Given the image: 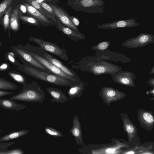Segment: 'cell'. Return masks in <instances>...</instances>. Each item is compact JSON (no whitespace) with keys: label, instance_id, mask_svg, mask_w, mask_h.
<instances>
[{"label":"cell","instance_id":"obj_9","mask_svg":"<svg viewBox=\"0 0 154 154\" xmlns=\"http://www.w3.org/2000/svg\"><path fill=\"white\" fill-rule=\"evenodd\" d=\"M110 74L113 80L117 83L126 86L135 87L134 80L136 79V75L133 72L121 69Z\"/></svg>","mask_w":154,"mask_h":154},{"label":"cell","instance_id":"obj_28","mask_svg":"<svg viewBox=\"0 0 154 154\" xmlns=\"http://www.w3.org/2000/svg\"><path fill=\"white\" fill-rule=\"evenodd\" d=\"M13 0H4L0 4V19L11 4Z\"/></svg>","mask_w":154,"mask_h":154},{"label":"cell","instance_id":"obj_44","mask_svg":"<svg viewBox=\"0 0 154 154\" xmlns=\"http://www.w3.org/2000/svg\"><path fill=\"white\" fill-rule=\"evenodd\" d=\"M4 131V130H0V132H3Z\"/></svg>","mask_w":154,"mask_h":154},{"label":"cell","instance_id":"obj_4","mask_svg":"<svg viewBox=\"0 0 154 154\" xmlns=\"http://www.w3.org/2000/svg\"><path fill=\"white\" fill-rule=\"evenodd\" d=\"M29 51L42 56L48 60L63 72L73 77L76 80L81 81L80 77L73 70L65 65L60 61L49 54L47 51L41 47H33V51Z\"/></svg>","mask_w":154,"mask_h":154},{"label":"cell","instance_id":"obj_14","mask_svg":"<svg viewBox=\"0 0 154 154\" xmlns=\"http://www.w3.org/2000/svg\"><path fill=\"white\" fill-rule=\"evenodd\" d=\"M15 50L25 60L33 66L42 71L51 73L47 68L33 58L26 51L17 48L15 49Z\"/></svg>","mask_w":154,"mask_h":154},{"label":"cell","instance_id":"obj_29","mask_svg":"<svg viewBox=\"0 0 154 154\" xmlns=\"http://www.w3.org/2000/svg\"><path fill=\"white\" fill-rule=\"evenodd\" d=\"M19 18L21 20L26 22L38 26H39V23L37 20L33 17L20 15Z\"/></svg>","mask_w":154,"mask_h":154},{"label":"cell","instance_id":"obj_12","mask_svg":"<svg viewBox=\"0 0 154 154\" xmlns=\"http://www.w3.org/2000/svg\"><path fill=\"white\" fill-rule=\"evenodd\" d=\"M52 8L54 15L60 20L61 22L67 27L74 30L79 32L77 27L72 21L71 17L68 15L61 8H58L55 5L49 4Z\"/></svg>","mask_w":154,"mask_h":154},{"label":"cell","instance_id":"obj_27","mask_svg":"<svg viewBox=\"0 0 154 154\" xmlns=\"http://www.w3.org/2000/svg\"><path fill=\"white\" fill-rule=\"evenodd\" d=\"M12 8V7H11L6 10L2 21V24L5 31L9 26L11 12Z\"/></svg>","mask_w":154,"mask_h":154},{"label":"cell","instance_id":"obj_13","mask_svg":"<svg viewBox=\"0 0 154 154\" xmlns=\"http://www.w3.org/2000/svg\"><path fill=\"white\" fill-rule=\"evenodd\" d=\"M69 131L74 137L75 143L79 145H82L83 139L81 124L79 117L76 115H75L73 118V125Z\"/></svg>","mask_w":154,"mask_h":154},{"label":"cell","instance_id":"obj_30","mask_svg":"<svg viewBox=\"0 0 154 154\" xmlns=\"http://www.w3.org/2000/svg\"><path fill=\"white\" fill-rule=\"evenodd\" d=\"M27 1L32 6L38 10L46 17H49L48 16L45 12L40 6V4L37 2L36 0H27Z\"/></svg>","mask_w":154,"mask_h":154},{"label":"cell","instance_id":"obj_42","mask_svg":"<svg viewBox=\"0 0 154 154\" xmlns=\"http://www.w3.org/2000/svg\"><path fill=\"white\" fill-rule=\"evenodd\" d=\"M36 1L38 3H40L42 2H43L44 1V0H36Z\"/></svg>","mask_w":154,"mask_h":154},{"label":"cell","instance_id":"obj_8","mask_svg":"<svg viewBox=\"0 0 154 154\" xmlns=\"http://www.w3.org/2000/svg\"><path fill=\"white\" fill-rule=\"evenodd\" d=\"M104 102L110 105L111 102L116 101L125 97V93L109 87H102L99 94Z\"/></svg>","mask_w":154,"mask_h":154},{"label":"cell","instance_id":"obj_41","mask_svg":"<svg viewBox=\"0 0 154 154\" xmlns=\"http://www.w3.org/2000/svg\"><path fill=\"white\" fill-rule=\"evenodd\" d=\"M154 73V66H153L152 68V69L150 71V74H152Z\"/></svg>","mask_w":154,"mask_h":154},{"label":"cell","instance_id":"obj_16","mask_svg":"<svg viewBox=\"0 0 154 154\" xmlns=\"http://www.w3.org/2000/svg\"><path fill=\"white\" fill-rule=\"evenodd\" d=\"M46 90L52 97V102L63 103L69 100L66 95L59 89L49 87L47 88Z\"/></svg>","mask_w":154,"mask_h":154},{"label":"cell","instance_id":"obj_39","mask_svg":"<svg viewBox=\"0 0 154 154\" xmlns=\"http://www.w3.org/2000/svg\"><path fill=\"white\" fill-rule=\"evenodd\" d=\"M8 57L9 60L12 62L14 63L15 60L14 57L11 55L9 54H8Z\"/></svg>","mask_w":154,"mask_h":154},{"label":"cell","instance_id":"obj_35","mask_svg":"<svg viewBox=\"0 0 154 154\" xmlns=\"http://www.w3.org/2000/svg\"><path fill=\"white\" fill-rule=\"evenodd\" d=\"M72 22L73 24L77 27L79 23V20L76 18L74 17H71Z\"/></svg>","mask_w":154,"mask_h":154},{"label":"cell","instance_id":"obj_11","mask_svg":"<svg viewBox=\"0 0 154 154\" xmlns=\"http://www.w3.org/2000/svg\"><path fill=\"white\" fill-rule=\"evenodd\" d=\"M138 118L141 127L147 130H151L154 127V117L152 112L139 109Z\"/></svg>","mask_w":154,"mask_h":154},{"label":"cell","instance_id":"obj_5","mask_svg":"<svg viewBox=\"0 0 154 154\" xmlns=\"http://www.w3.org/2000/svg\"><path fill=\"white\" fill-rule=\"evenodd\" d=\"M29 40L37 44L47 51L60 57L66 61H68L69 57L67 51L65 49L60 47L55 43L32 37H30Z\"/></svg>","mask_w":154,"mask_h":154},{"label":"cell","instance_id":"obj_3","mask_svg":"<svg viewBox=\"0 0 154 154\" xmlns=\"http://www.w3.org/2000/svg\"><path fill=\"white\" fill-rule=\"evenodd\" d=\"M85 68L81 70L86 71L92 73L94 75H98L103 74H110L121 70L119 66L106 62H90L86 65Z\"/></svg>","mask_w":154,"mask_h":154},{"label":"cell","instance_id":"obj_26","mask_svg":"<svg viewBox=\"0 0 154 154\" xmlns=\"http://www.w3.org/2000/svg\"><path fill=\"white\" fill-rule=\"evenodd\" d=\"M44 131L46 133L51 136L58 137H63L62 133L60 131L56 130L52 127H46L45 128Z\"/></svg>","mask_w":154,"mask_h":154},{"label":"cell","instance_id":"obj_15","mask_svg":"<svg viewBox=\"0 0 154 154\" xmlns=\"http://www.w3.org/2000/svg\"><path fill=\"white\" fill-rule=\"evenodd\" d=\"M55 27L73 41L78 42L80 40L85 39L86 38L85 36L79 32L75 31L65 26L60 23H58Z\"/></svg>","mask_w":154,"mask_h":154},{"label":"cell","instance_id":"obj_19","mask_svg":"<svg viewBox=\"0 0 154 154\" xmlns=\"http://www.w3.org/2000/svg\"><path fill=\"white\" fill-rule=\"evenodd\" d=\"M29 131L28 130H23L11 132L0 137V142H5L21 137L27 134Z\"/></svg>","mask_w":154,"mask_h":154},{"label":"cell","instance_id":"obj_24","mask_svg":"<svg viewBox=\"0 0 154 154\" xmlns=\"http://www.w3.org/2000/svg\"><path fill=\"white\" fill-rule=\"evenodd\" d=\"M18 88V87L13 83L0 78V90H13Z\"/></svg>","mask_w":154,"mask_h":154},{"label":"cell","instance_id":"obj_45","mask_svg":"<svg viewBox=\"0 0 154 154\" xmlns=\"http://www.w3.org/2000/svg\"><path fill=\"white\" fill-rule=\"evenodd\" d=\"M1 42L0 41V45H1Z\"/></svg>","mask_w":154,"mask_h":154},{"label":"cell","instance_id":"obj_18","mask_svg":"<svg viewBox=\"0 0 154 154\" xmlns=\"http://www.w3.org/2000/svg\"><path fill=\"white\" fill-rule=\"evenodd\" d=\"M23 4L26 7L28 13L30 15L40 20L45 24H50L51 23L46 17L32 5L27 3Z\"/></svg>","mask_w":154,"mask_h":154},{"label":"cell","instance_id":"obj_32","mask_svg":"<svg viewBox=\"0 0 154 154\" xmlns=\"http://www.w3.org/2000/svg\"><path fill=\"white\" fill-rule=\"evenodd\" d=\"M24 152L20 149H16L11 150L7 149L0 151V154H23Z\"/></svg>","mask_w":154,"mask_h":154},{"label":"cell","instance_id":"obj_22","mask_svg":"<svg viewBox=\"0 0 154 154\" xmlns=\"http://www.w3.org/2000/svg\"><path fill=\"white\" fill-rule=\"evenodd\" d=\"M9 26L11 29L14 31H16L19 29V23L17 8L15 9L14 12L10 15Z\"/></svg>","mask_w":154,"mask_h":154},{"label":"cell","instance_id":"obj_10","mask_svg":"<svg viewBox=\"0 0 154 154\" xmlns=\"http://www.w3.org/2000/svg\"><path fill=\"white\" fill-rule=\"evenodd\" d=\"M140 24V23L136 21L134 18H131L126 20H117L110 23L97 25V27L101 29H114L118 28L136 27Z\"/></svg>","mask_w":154,"mask_h":154},{"label":"cell","instance_id":"obj_34","mask_svg":"<svg viewBox=\"0 0 154 154\" xmlns=\"http://www.w3.org/2000/svg\"><path fill=\"white\" fill-rule=\"evenodd\" d=\"M15 93L6 91L0 90V97H3L14 94Z\"/></svg>","mask_w":154,"mask_h":154},{"label":"cell","instance_id":"obj_21","mask_svg":"<svg viewBox=\"0 0 154 154\" xmlns=\"http://www.w3.org/2000/svg\"><path fill=\"white\" fill-rule=\"evenodd\" d=\"M123 127L125 132L127 133L128 140L131 141L137 133V129L135 126L128 119H123Z\"/></svg>","mask_w":154,"mask_h":154},{"label":"cell","instance_id":"obj_37","mask_svg":"<svg viewBox=\"0 0 154 154\" xmlns=\"http://www.w3.org/2000/svg\"><path fill=\"white\" fill-rule=\"evenodd\" d=\"M8 67V65L6 63H4L0 66V71L6 69Z\"/></svg>","mask_w":154,"mask_h":154},{"label":"cell","instance_id":"obj_20","mask_svg":"<svg viewBox=\"0 0 154 154\" xmlns=\"http://www.w3.org/2000/svg\"><path fill=\"white\" fill-rule=\"evenodd\" d=\"M70 87L67 92L69 99L72 100L75 98L80 97L85 90V85L83 82L82 81L80 84Z\"/></svg>","mask_w":154,"mask_h":154},{"label":"cell","instance_id":"obj_6","mask_svg":"<svg viewBox=\"0 0 154 154\" xmlns=\"http://www.w3.org/2000/svg\"><path fill=\"white\" fill-rule=\"evenodd\" d=\"M154 43V35L144 32L139 34L137 36L128 39L121 44L124 47L129 48L143 47L150 44Z\"/></svg>","mask_w":154,"mask_h":154},{"label":"cell","instance_id":"obj_23","mask_svg":"<svg viewBox=\"0 0 154 154\" xmlns=\"http://www.w3.org/2000/svg\"><path fill=\"white\" fill-rule=\"evenodd\" d=\"M77 3L80 5L85 7L100 6L105 5L102 0H79Z\"/></svg>","mask_w":154,"mask_h":154},{"label":"cell","instance_id":"obj_1","mask_svg":"<svg viewBox=\"0 0 154 154\" xmlns=\"http://www.w3.org/2000/svg\"><path fill=\"white\" fill-rule=\"evenodd\" d=\"M24 69L28 75L35 79L59 86H71L80 84L82 81H74L63 78L30 66H26Z\"/></svg>","mask_w":154,"mask_h":154},{"label":"cell","instance_id":"obj_36","mask_svg":"<svg viewBox=\"0 0 154 154\" xmlns=\"http://www.w3.org/2000/svg\"><path fill=\"white\" fill-rule=\"evenodd\" d=\"M147 83L151 87H154V78H151L149 79L147 82Z\"/></svg>","mask_w":154,"mask_h":154},{"label":"cell","instance_id":"obj_43","mask_svg":"<svg viewBox=\"0 0 154 154\" xmlns=\"http://www.w3.org/2000/svg\"><path fill=\"white\" fill-rule=\"evenodd\" d=\"M8 54H10L13 57H14V53H13V52H10Z\"/></svg>","mask_w":154,"mask_h":154},{"label":"cell","instance_id":"obj_33","mask_svg":"<svg viewBox=\"0 0 154 154\" xmlns=\"http://www.w3.org/2000/svg\"><path fill=\"white\" fill-rule=\"evenodd\" d=\"M39 4L42 8L43 9L47 11L51 14L55 15L52 9L49 5L44 2H42L41 3H39Z\"/></svg>","mask_w":154,"mask_h":154},{"label":"cell","instance_id":"obj_40","mask_svg":"<svg viewBox=\"0 0 154 154\" xmlns=\"http://www.w3.org/2000/svg\"><path fill=\"white\" fill-rule=\"evenodd\" d=\"M154 88H153L152 89L149 90L148 91H147L146 92V94H152L153 96H154Z\"/></svg>","mask_w":154,"mask_h":154},{"label":"cell","instance_id":"obj_25","mask_svg":"<svg viewBox=\"0 0 154 154\" xmlns=\"http://www.w3.org/2000/svg\"><path fill=\"white\" fill-rule=\"evenodd\" d=\"M110 43L109 41L99 42L91 47V50L92 51H104L108 48L110 45Z\"/></svg>","mask_w":154,"mask_h":154},{"label":"cell","instance_id":"obj_7","mask_svg":"<svg viewBox=\"0 0 154 154\" xmlns=\"http://www.w3.org/2000/svg\"><path fill=\"white\" fill-rule=\"evenodd\" d=\"M26 51L39 62L47 68L51 73L68 79L78 82H81L82 81L81 80L79 81L76 80L73 77L63 72L49 61L43 57L30 51Z\"/></svg>","mask_w":154,"mask_h":154},{"label":"cell","instance_id":"obj_2","mask_svg":"<svg viewBox=\"0 0 154 154\" xmlns=\"http://www.w3.org/2000/svg\"><path fill=\"white\" fill-rule=\"evenodd\" d=\"M14 100L26 102L43 103L45 93L35 82L25 84L21 91L10 98Z\"/></svg>","mask_w":154,"mask_h":154},{"label":"cell","instance_id":"obj_17","mask_svg":"<svg viewBox=\"0 0 154 154\" xmlns=\"http://www.w3.org/2000/svg\"><path fill=\"white\" fill-rule=\"evenodd\" d=\"M0 106L11 110L20 111L25 109V105L17 103L11 98H0Z\"/></svg>","mask_w":154,"mask_h":154},{"label":"cell","instance_id":"obj_46","mask_svg":"<svg viewBox=\"0 0 154 154\" xmlns=\"http://www.w3.org/2000/svg\"></svg>","mask_w":154,"mask_h":154},{"label":"cell","instance_id":"obj_31","mask_svg":"<svg viewBox=\"0 0 154 154\" xmlns=\"http://www.w3.org/2000/svg\"><path fill=\"white\" fill-rule=\"evenodd\" d=\"M10 76L17 82L21 83H24L25 79L24 77L21 75L15 73L10 72L8 73Z\"/></svg>","mask_w":154,"mask_h":154},{"label":"cell","instance_id":"obj_38","mask_svg":"<svg viewBox=\"0 0 154 154\" xmlns=\"http://www.w3.org/2000/svg\"><path fill=\"white\" fill-rule=\"evenodd\" d=\"M20 9L21 11L23 13H26V7L23 4L20 5Z\"/></svg>","mask_w":154,"mask_h":154}]
</instances>
